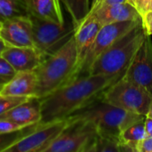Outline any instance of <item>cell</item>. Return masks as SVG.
Listing matches in <instances>:
<instances>
[{
	"label": "cell",
	"mask_w": 152,
	"mask_h": 152,
	"mask_svg": "<svg viewBox=\"0 0 152 152\" xmlns=\"http://www.w3.org/2000/svg\"><path fill=\"white\" fill-rule=\"evenodd\" d=\"M124 74L116 76L85 74L70 80L40 99L42 114L40 124L68 118L100 99L102 94Z\"/></svg>",
	"instance_id": "cell-1"
},
{
	"label": "cell",
	"mask_w": 152,
	"mask_h": 152,
	"mask_svg": "<svg viewBox=\"0 0 152 152\" xmlns=\"http://www.w3.org/2000/svg\"><path fill=\"white\" fill-rule=\"evenodd\" d=\"M78 63L74 35L57 51L45 57L35 70L37 86L35 97L42 99L73 79Z\"/></svg>",
	"instance_id": "cell-2"
},
{
	"label": "cell",
	"mask_w": 152,
	"mask_h": 152,
	"mask_svg": "<svg viewBox=\"0 0 152 152\" xmlns=\"http://www.w3.org/2000/svg\"><path fill=\"white\" fill-rule=\"evenodd\" d=\"M147 35L142 23L140 24L102 53L87 74L116 76L125 73Z\"/></svg>",
	"instance_id": "cell-3"
},
{
	"label": "cell",
	"mask_w": 152,
	"mask_h": 152,
	"mask_svg": "<svg viewBox=\"0 0 152 152\" xmlns=\"http://www.w3.org/2000/svg\"><path fill=\"white\" fill-rule=\"evenodd\" d=\"M70 117L87 119L97 126L100 134L118 138L128 126L146 118L144 115L120 109L103 102L101 98Z\"/></svg>",
	"instance_id": "cell-4"
},
{
	"label": "cell",
	"mask_w": 152,
	"mask_h": 152,
	"mask_svg": "<svg viewBox=\"0 0 152 152\" xmlns=\"http://www.w3.org/2000/svg\"><path fill=\"white\" fill-rule=\"evenodd\" d=\"M69 122L45 152H94L99 130L91 121L69 117Z\"/></svg>",
	"instance_id": "cell-5"
},
{
	"label": "cell",
	"mask_w": 152,
	"mask_h": 152,
	"mask_svg": "<svg viewBox=\"0 0 152 152\" xmlns=\"http://www.w3.org/2000/svg\"><path fill=\"white\" fill-rule=\"evenodd\" d=\"M101 99L127 111L147 116L152 94L141 86L122 77L102 94Z\"/></svg>",
	"instance_id": "cell-6"
},
{
	"label": "cell",
	"mask_w": 152,
	"mask_h": 152,
	"mask_svg": "<svg viewBox=\"0 0 152 152\" xmlns=\"http://www.w3.org/2000/svg\"><path fill=\"white\" fill-rule=\"evenodd\" d=\"M35 47L47 57L62 46L75 33L76 27L71 24H58L50 20L29 15Z\"/></svg>",
	"instance_id": "cell-7"
},
{
	"label": "cell",
	"mask_w": 152,
	"mask_h": 152,
	"mask_svg": "<svg viewBox=\"0 0 152 152\" xmlns=\"http://www.w3.org/2000/svg\"><path fill=\"white\" fill-rule=\"evenodd\" d=\"M140 24H142V19L135 20L114 22L102 26L94 44L91 45L84 60L82 61L77 69L76 77L80 75L87 74L91 65L102 53L107 51L116 42H118L127 33L134 29Z\"/></svg>",
	"instance_id": "cell-8"
},
{
	"label": "cell",
	"mask_w": 152,
	"mask_h": 152,
	"mask_svg": "<svg viewBox=\"0 0 152 152\" xmlns=\"http://www.w3.org/2000/svg\"><path fill=\"white\" fill-rule=\"evenodd\" d=\"M69 118L38 124L5 152H45L68 126Z\"/></svg>",
	"instance_id": "cell-9"
},
{
	"label": "cell",
	"mask_w": 152,
	"mask_h": 152,
	"mask_svg": "<svg viewBox=\"0 0 152 152\" xmlns=\"http://www.w3.org/2000/svg\"><path fill=\"white\" fill-rule=\"evenodd\" d=\"M123 78L141 86L152 94V41L149 35L136 52Z\"/></svg>",
	"instance_id": "cell-10"
},
{
	"label": "cell",
	"mask_w": 152,
	"mask_h": 152,
	"mask_svg": "<svg viewBox=\"0 0 152 152\" xmlns=\"http://www.w3.org/2000/svg\"><path fill=\"white\" fill-rule=\"evenodd\" d=\"M0 37L7 46L35 47L29 15L14 17L1 23Z\"/></svg>",
	"instance_id": "cell-11"
},
{
	"label": "cell",
	"mask_w": 152,
	"mask_h": 152,
	"mask_svg": "<svg viewBox=\"0 0 152 152\" xmlns=\"http://www.w3.org/2000/svg\"><path fill=\"white\" fill-rule=\"evenodd\" d=\"M101 28H102V25L93 12H90L86 15V17L77 26H76L74 37H75L76 45H77L78 63H77V67L76 73H75L73 79L76 77L77 69L82 61L84 60L87 51L89 50L91 45L94 44Z\"/></svg>",
	"instance_id": "cell-12"
},
{
	"label": "cell",
	"mask_w": 152,
	"mask_h": 152,
	"mask_svg": "<svg viewBox=\"0 0 152 152\" xmlns=\"http://www.w3.org/2000/svg\"><path fill=\"white\" fill-rule=\"evenodd\" d=\"M2 56L12 65L16 72L34 71L44 61V55L36 47L7 46Z\"/></svg>",
	"instance_id": "cell-13"
},
{
	"label": "cell",
	"mask_w": 152,
	"mask_h": 152,
	"mask_svg": "<svg viewBox=\"0 0 152 152\" xmlns=\"http://www.w3.org/2000/svg\"><path fill=\"white\" fill-rule=\"evenodd\" d=\"M90 12L94 13L102 26L114 22L142 19L136 7L128 2L99 6Z\"/></svg>",
	"instance_id": "cell-14"
},
{
	"label": "cell",
	"mask_w": 152,
	"mask_h": 152,
	"mask_svg": "<svg viewBox=\"0 0 152 152\" xmlns=\"http://www.w3.org/2000/svg\"><path fill=\"white\" fill-rule=\"evenodd\" d=\"M0 118H9L22 126H30L41 122V102L37 97H30L16 105Z\"/></svg>",
	"instance_id": "cell-15"
},
{
	"label": "cell",
	"mask_w": 152,
	"mask_h": 152,
	"mask_svg": "<svg viewBox=\"0 0 152 152\" xmlns=\"http://www.w3.org/2000/svg\"><path fill=\"white\" fill-rule=\"evenodd\" d=\"M37 86V74L34 71H20L4 85L1 94L18 97H35Z\"/></svg>",
	"instance_id": "cell-16"
},
{
	"label": "cell",
	"mask_w": 152,
	"mask_h": 152,
	"mask_svg": "<svg viewBox=\"0 0 152 152\" xmlns=\"http://www.w3.org/2000/svg\"><path fill=\"white\" fill-rule=\"evenodd\" d=\"M29 15L64 24L60 0H23Z\"/></svg>",
	"instance_id": "cell-17"
},
{
	"label": "cell",
	"mask_w": 152,
	"mask_h": 152,
	"mask_svg": "<svg viewBox=\"0 0 152 152\" xmlns=\"http://www.w3.org/2000/svg\"><path fill=\"white\" fill-rule=\"evenodd\" d=\"M144 121L145 119L128 126L121 133L119 136L123 144H125L129 149L130 152H135V147L137 143L147 137Z\"/></svg>",
	"instance_id": "cell-18"
},
{
	"label": "cell",
	"mask_w": 152,
	"mask_h": 152,
	"mask_svg": "<svg viewBox=\"0 0 152 152\" xmlns=\"http://www.w3.org/2000/svg\"><path fill=\"white\" fill-rule=\"evenodd\" d=\"M71 17L74 26H77L90 12V0H60Z\"/></svg>",
	"instance_id": "cell-19"
},
{
	"label": "cell",
	"mask_w": 152,
	"mask_h": 152,
	"mask_svg": "<svg viewBox=\"0 0 152 152\" xmlns=\"http://www.w3.org/2000/svg\"><path fill=\"white\" fill-rule=\"evenodd\" d=\"M28 15L23 0H0V23L14 17Z\"/></svg>",
	"instance_id": "cell-20"
},
{
	"label": "cell",
	"mask_w": 152,
	"mask_h": 152,
	"mask_svg": "<svg viewBox=\"0 0 152 152\" xmlns=\"http://www.w3.org/2000/svg\"><path fill=\"white\" fill-rule=\"evenodd\" d=\"M125 152L129 151V149L123 144L120 138L109 136V135H99L97 142L94 147V152Z\"/></svg>",
	"instance_id": "cell-21"
},
{
	"label": "cell",
	"mask_w": 152,
	"mask_h": 152,
	"mask_svg": "<svg viewBox=\"0 0 152 152\" xmlns=\"http://www.w3.org/2000/svg\"><path fill=\"white\" fill-rule=\"evenodd\" d=\"M38 125V124H37ZM37 125L28 126L22 130L12 132V133H0V152H5L7 149L15 144L24 135L32 131Z\"/></svg>",
	"instance_id": "cell-22"
},
{
	"label": "cell",
	"mask_w": 152,
	"mask_h": 152,
	"mask_svg": "<svg viewBox=\"0 0 152 152\" xmlns=\"http://www.w3.org/2000/svg\"><path fill=\"white\" fill-rule=\"evenodd\" d=\"M28 98L30 97H18L0 94V116L10 110L16 105L25 102Z\"/></svg>",
	"instance_id": "cell-23"
},
{
	"label": "cell",
	"mask_w": 152,
	"mask_h": 152,
	"mask_svg": "<svg viewBox=\"0 0 152 152\" xmlns=\"http://www.w3.org/2000/svg\"><path fill=\"white\" fill-rule=\"evenodd\" d=\"M24 128H26V127L19 125L18 123H16L9 118H0V133H12V132L22 130Z\"/></svg>",
	"instance_id": "cell-24"
},
{
	"label": "cell",
	"mask_w": 152,
	"mask_h": 152,
	"mask_svg": "<svg viewBox=\"0 0 152 152\" xmlns=\"http://www.w3.org/2000/svg\"><path fill=\"white\" fill-rule=\"evenodd\" d=\"M15 74L16 71L12 65L2 55H0V77H12Z\"/></svg>",
	"instance_id": "cell-25"
},
{
	"label": "cell",
	"mask_w": 152,
	"mask_h": 152,
	"mask_svg": "<svg viewBox=\"0 0 152 152\" xmlns=\"http://www.w3.org/2000/svg\"><path fill=\"white\" fill-rule=\"evenodd\" d=\"M135 152H152V136H147L138 142Z\"/></svg>",
	"instance_id": "cell-26"
},
{
	"label": "cell",
	"mask_w": 152,
	"mask_h": 152,
	"mask_svg": "<svg viewBox=\"0 0 152 152\" xmlns=\"http://www.w3.org/2000/svg\"><path fill=\"white\" fill-rule=\"evenodd\" d=\"M151 1V0H135V7L142 19L150 11Z\"/></svg>",
	"instance_id": "cell-27"
},
{
	"label": "cell",
	"mask_w": 152,
	"mask_h": 152,
	"mask_svg": "<svg viewBox=\"0 0 152 152\" xmlns=\"http://www.w3.org/2000/svg\"><path fill=\"white\" fill-rule=\"evenodd\" d=\"M142 27L149 36H152V11L146 13V15L142 19Z\"/></svg>",
	"instance_id": "cell-28"
},
{
	"label": "cell",
	"mask_w": 152,
	"mask_h": 152,
	"mask_svg": "<svg viewBox=\"0 0 152 152\" xmlns=\"http://www.w3.org/2000/svg\"><path fill=\"white\" fill-rule=\"evenodd\" d=\"M126 2H128L127 0H100L98 5L95 7H99V6H103V5H110V4H120V3H126ZM94 8V9H95ZM93 11V10H91Z\"/></svg>",
	"instance_id": "cell-29"
},
{
	"label": "cell",
	"mask_w": 152,
	"mask_h": 152,
	"mask_svg": "<svg viewBox=\"0 0 152 152\" xmlns=\"http://www.w3.org/2000/svg\"><path fill=\"white\" fill-rule=\"evenodd\" d=\"M144 125H145V131L147 136H152V118L146 116Z\"/></svg>",
	"instance_id": "cell-30"
},
{
	"label": "cell",
	"mask_w": 152,
	"mask_h": 152,
	"mask_svg": "<svg viewBox=\"0 0 152 152\" xmlns=\"http://www.w3.org/2000/svg\"><path fill=\"white\" fill-rule=\"evenodd\" d=\"M12 77H0V92L2 91L3 87L4 86V85L11 79Z\"/></svg>",
	"instance_id": "cell-31"
},
{
	"label": "cell",
	"mask_w": 152,
	"mask_h": 152,
	"mask_svg": "<svg viewBox=\"0 0 152 152\" xmlns=\"http://www.w3.org/2000/svg\"><path fill=\"white\" fill-rule=\"evenodd\" d=\"M7 48V45L4 42V40L0 37V55H2L3 52Z\"/></svg>",
	"instance_id": "cell-32"
},
{
	"label": "cell",
	"mask_w": 152,
	"mask_h": 152,
	"mask_svg": "<svg viewBox=\"0 0 152 152\" xmlns=\"http://www.w3.org/2000/svg\"><path fill=\"white\" fill-rule=\"evenodd\" d=\"M100 0H92L91 2V10H94L99 4Z\"/></svg>",
	"instance_id": "cell-33"
},
{
	"label": "cell",
	"mask_w": 152,
	"mask_h": 152,
	"mask_svg": "<svg viewBox=\"0 0 152 152\" xmlns=\"http://www.w3.org/2000/svg\"><path fill=\"white\" fill-rule=\"evenodd\" d=\"M147 117H149V118H152V101H151V105H150L149 111H148V113H147Z\"/></svg>",
	"instance_id": "cell-34"
},
{
	"label": "cell",
	"mask_w": 152,
	"mask_h": 152,
	"mask_svg": "<svg viewBox=\"0 0 152 152\" xmlns=\"http://www.w3.org/2000/svg\"><path fill=\"white\" fill-rule=\"evenodd\" d=\"M127 1H128V3H130V4H132L133 5L135 6V0H127Z\"/></svg>",
	"instance_id": "cell-35"
},
{
	"label": "cell",
	"mask_w": 152,
	"mask_h": 152,
	"mask_svg": "<svg viewBox=\"0 0 152 152\" xmlns=\"http://www.w3.org/2000/svg\"><path fill=\"white\" fill-rule=\"evenodd\" d=\"M150 11H152V0L151 1V5H150ZM149 11V12H150Z\"/></svg>",
	"instance_id": "cell-36"
},
{
	"label": "cell",
	"mask_w": 152,
	"mask_h": 152,
	"mask_svg": "<svg viewBox=\"0 0 152 152\" xmlns=\"http://www.w3.org/2000/svg\"><path fill=\"white\" fill-rule=\"evenodd\" d=\"M0 26H1V23H0Z\"/></svg>",
	"instance_id": "cell-37"
}]
</instances>
